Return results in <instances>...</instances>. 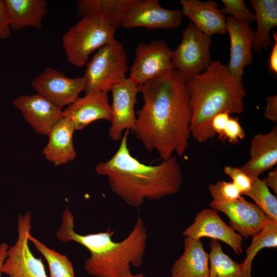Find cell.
<instances>
[{
  "mask_svg": "<svg viewBox=\"0 0 277 277\" xmlns=\"http://www.w3.org/2000/svg\"><path fill=\"white\" fill-rule=\"evenodd\" d=\"M135 55L128 79L137 86L174 69L172 50L163 40L140 43L135 49Z\"/></svg>",
  "mask_w": 277,
  "mask_h": 277,
  "instance_id": "9",
  "label": "cell"
},
{
  "mask_svg": "<svg viewBox=\"0 0 277 277\" xmlns=\"http://www.w3.org/2000/svg\"><path fill=\"white\" fill-rule=\"evenodd\" d=\"M249 3L254 10L257 21L252 49L260 54L271 45L270 32L277 26V1L250 0Z\"/></svg>",
  "mask_w": 277,
  "mask_h": 277,
  "instance_id": "24",
  "label": "cell"
},
{
  "mask_svg": "<svg viewBox=\"0 0 277 277\" xmlns=\"http://www.w3.org/2000/svg\"><path fill=\"white\" fill-rule=\"evenodd\" d=\"M249 159L240 168L251 179L259 176L277 163V127L266 133L255 134L250 142Z\"/></svg>",
  "mask_w": 277,
  "mask_h": 277,
  "instance_id": "18",
  "label": "cell"
},
{
  "mask_svg": "<svg viewBox=\"0 0 277 277\" xmlns=\"http://www.w3.org/2000/svg\"><path fill=\"white\" fill-rule=\"evenodd\" d=\"M180 4L183 15L205 34L211 37L214 34H227L226 17L216 2L182 0Z\"/></svg>",
  "mask_w": 277,
  "mask_h": 277,
  "instance_id": "19",
  "label": "cell"
},
{
  "mask_svg": "<svg viewBox=\"0 0 277 277\" xmlns=\"http://www.w3.org/2000/svg\"><path fill=\"white\" fill-rule=\"evenodd\" d=\"M11 30L28 27L42 28V21L48 10L45 0H4Z\"/></svg>",
  "mask_w": 277,
  "mask_h": 277,
  "instance_id": "22",
  "label": "cell"
},
{
  "mask_svg": "<svg viewBox=\"0 0 277 277\" xmlns=\"http://www.w3.org/2000/svg\"><path fill=\"white\" fill-rule=\"evenodd\" d=\"M277 247V222L270 220L256 234L246 250V258L241 263L243 277H252V262L257 253L265 248Z\"/></svg>",
  "mask_w": 277,
  "mask_h": 277,
  "instance_id": "25",
  "label": "cell"
},
{
  "mask_svg": "<svg viewBox=\"0 0 277 277\" xmlns=\"http://www.w3.org/2000/svg\"><path fill=\"white\" fill-rule=\"evenodd\" d=\"M209 206L226 215L229 219V226L245 239L256 234L271 220L256 204L242 196L228 203L210 202Z\"/></svg>",
  "mask_w": 277,
  "mask_h": 277,
  "instance_id": "13",
  "label": "cell"
},
{
  "mask_svg": "<svg viewBox=\"0 0 277 277\" xmlns=\"http://www.w3.org/2000/svg\"><path fill=\"white\" fill-rule=\"evenodd\" d=\"M137 0H79L78 15H97L116 28L122 26L123 21Z\"/></svg>",
  "mask_w": 277,
  "mask_h": 277,
  "instance_id": "23",
  "label": "cell"
},
{
  "mask_svg": "<svg viewBox=\"0 0 277 277\" xmlns=\"http://www.w3.org/2000/svg\"><path fill=\"white\" fill-rule=\"evenodd\" d=\"M129 130L123 133L118 148L108 160L95 166L106 177L110 188L126 204L138 207L146 201H155L180 190L183 181L180 165L174 156L155 165H146L131 154Z\"/></svg>",
  "mask_w": 277,
  "mask_h": 277,
  "instance_id": "2",
  "label": "cell"
},
{
  "mask_svg": "<svg viewBox=\"0 0 277 277\" xmlns=\"http://www.w3.org/2000/svg\"><path fill=\"white\" fill-rule=\"evenodd\" d=\"M266 106L264 113L265 118L272 122H277V96L270 95L266 97Z\"/></svg>",
  "mask_w": 277,
  "mask_h": 277,
  "instance_id": "34",
  "label": "cell"
},
{
  "mask_svg": "<svg viewBox=\"0 0 277 277\" xmlns=\"http://www.w3.org/2000/svg\"><path fill=\"white\" fill-rule=\"evenodd\" d=\"M112 118L108 135L114 141H121L126 130L133 131L136 117L134 107L138 87L126 78L111 90Z\"/></svg>",
  "mask_w": 277,
  "mask_h": 277,
  "instance_id": "11",
  "label": "cell"
},
{
  "mask_svg": "<svg viewBox=\"0 0 277 277\" xmlns=\"http://www.w3.org/2000/svg\"><path fill=\"white\" fill-rule=\"evenodd\" d=\"M69 118L75 130H81L91 123L98 120L111 121L112 111L108 92L94 91L78 97L62 112Z\"/></svg>",
  "mask_w": 277,
  "mask_h": 277,
  "instance_id": "17",
  "label": "cell"
},
{
  "mask_svg": "<svg viewBox=\"0 0 277 277\" xmlns=\"http://www.w3.org/2000/svg\"><path fill=\"white\" fill-rule=\"evenodd\" d=\"M224 7L221 10L223 14H229L235 19L249 24L256 20L254 13L246 6L243 0H222Z\"/></svg>",
  "mask_w": 277,
  "mask_h": 277,
  "instance_id": "30",
  "label": "cell"
},
{
  "mask_svg": "<svg viewBox=\"0 0 277 277\" xmlns=\"http://www.w3.org/2000/svg\"><path fill=\"white\" fill-rule=\"evenodd\" d=\"M130 277H146L143 273H139L136 274H132Z\"/></svg>",
  "mask_w": 277,
  "mask_h": 277,
  "instance_id": "39",
  "label": "cell"
},
{
  "mask_svg": "<svg viewBox=\"0 0 277 277\" xmlns=\"http://www.w3.org/2000/svg\"><path fill=\"white\" fill-rule=\"evenodd\" d=\"M10 21L4 0H0V39H5L11 35Z\"/></svg>",
  "mask_w": 277,
  "mask_h": 277,
  "instance_id": "33",
  "label": "cell"
},
{
  "mask_svg": "<svg viewBox=\"0 0 277 277\" xmlns=\"http://www.w3.org/2000/svg\"><path fill=\"white\" fill-rule=\"evenodd\" d=\"M28 239L48 263L49 277H75L72 263L66 255L47 247L31 233Z\"/></svg>",
  "mask_w": 277,
  "mask_h": 277,
  "instance_id": "27",
  "label": "cell"
},
{
  "mask_svg": "<svg viewBox=\"0 0 277 277\" xmlns=\"http://www.w3.org/2000/svg\"><path fill=\"white\" fill-rule=\"evenodd\" d=\"M226 27L230 39V59L227 68L232 76L242 82L244 68L252 64L254 32L249 24L230 16L226 17Z\"/></svg>",
  "mask_w": 277,
  "mask_h": 277,
  "instance_id": "15",
  "label": "cell"
},
{
  "mask_svg": "<svg viewBox=\"0 0 277 277\" xmlns=\"http://www.w3.org/2000/svg\"><path fill=\"white\" fill-rule=\"evenodd\" d=\"M8 249V246L6 243H2L0 245V277H2V266L6 258Z\"/></svg>",
  "mask_w": 277,
  "mask_h": 277,
  "instance_id": "38",
  "label": "cell"
},
{
  "mask_svg": "<svg viewBox=\"0 0 277 277\" xmlns=\"http://www.w3.org/2000/svg\"><path fill=\"white\" fill-rule=\"evenodd\" d=\"M24 118L39 134L47 135L62 116V108L39 94L22 95L13 101Z\"/></svg>",
  "mask_w": 277,
  "mask_h": 277,
  "instance_id": "16",
  "label": "cell"
},
{
  "mask_svg": "<svg viewBox=\"0 0 277 277\" xmlns=\"http://www.w3.org/2000/svg\"><path fill=\"white\" fill-rule=\"evenodd\" d=\"M208 190L212 200L210 202L215 204H225L236 201L241 194L232 182L219 180L208 186Z\"/></svg>",
  "mask_w": 277,
  "mask_h": 277,
  "instance_id": "29",
  "label": "cell"
},
{
  "mask_svg": "<svg viewBox=\"0 0 277 277\" xmlns=\"http://www.w3.org/2000/svg\"><path fill=\"white\" fill-rule=\"evenodd\" d=\"M224 172L232 180V183L237 188L241 195L248 192L251 187L252 179L241 168L232 166L224 167Z\"/></svg>",
  "mask_w": 277,
  "mask_h": 277,
  "instance_id": "31",
  "label": "cell"
},
{
  "mask_svg": "<svg viewBox=\"0 0 277 277\" xmlns=\"http://www.w3.org/2000/svg\"><path fill=\"white\" fill-rule=\"evenodd\" d=\"M209 257V277H243L241 263L225 253L217 240L211 239Z\"/></svg>",
  "mask_w": 277,
  "mask_h": 277,
  "instance_id": "26",
  "label": "cell"
},
{
  "mask_svg": "<svg viewBox=\"0 0 277 277\" xmlns=\"http://www.w3.org/2000/svg\"><path fill=\"white\" fill-rule=\"evenodd\" d=\"M269 188H271L275 194H277V168L270 171L267 175L263 179Z\"/></svg>",
  "mask_w": 277,
  "mask_h": 277,
  "instance_id": "37",
  "label": "cell"
},
{
  "mask_svg": "<svg viewBox=\"0 0 277 277\" xmlns=\"http://www.w3.org/2000/svg\"><path fill=\"white\" fill-rule=\"evenodd\" d=\"M273 37L274 40V43L270 53L269 61V70L276 74L277 73V34L276 33L273 34Z\"/></svg>",
  "mask_w": 277,
  "mask_h": 277,
  "instance_id": "36",
  "label": "cell"
},
{
  "mask_svg": "<svg viewBox=\"0 0 277 277\" xmlns=\"http://www.w3.org/2000/svg\"><path fill=\"white\" fill-rule=\"evenodd\" d=\"M86 65L85 93L108 92L127 78L129 68L127 51L123 44L114 38L99 49Z\"/></svg>",
  "mask_w": 277,
  "mask_h": 277,
  "instance_id": "6",
  "label": "cell"
},
{
  "mask_svg": "<svg viewBox=\"0 0 277 277\" xmlns=\"http://www.w3.org/2000/svg\"><path fill=\"white\" fill-rule=\"evenodd\" d=\"M251 179V187L244 195L253 200L270 220L277 222L276 196L271 192L263 180L259 177Z\"/></svg>",
  "mask_w": 277,
  "mask_h": 277,
  "instance_id": "28",
  "label": "cell"
},
{
  "mask_svg": "<svg viewBox=\"0 0 277 277\" xmlns=\"http://www.w3.org/2000/svg\"><path fill=\"white\" fill-rule=\"evenodd\" d=\"M116 29L97 15L83 16L63 35V47L68 61L76 67H84L93 51L115 38Z\"/></svg>",
  "mask_w": 277,
  "mask_h": 277,
  "instance_id": "5",
  "label": "cell"
},
{
  "mask_svg": "<svg viewBox=\"0 0 277 277\" xmlns=\"http://www.w3.org/2000/svg\"><path fill=\"white\" fill-rule=\"evenodd\" d=\"M182 235L194 239L209 238L221 241L230 246L237 255L243 252L244 239L227 225L213 209H202Z\"/></svg>",
  "mask_w": 277,
  "mask_h": 277,
  "instance_id": "14",
  "label": "cell"
},
{
  "mask_svg": "<svg viewBox=\"0 0 277 277\" xmlns=\"http://www.w3.org/2000/svg\"><path fill=\"white\" fill-rule=\"evenodd\" d=\"M230 117V114L227 113H221L212 118L211 128L215 134H218V138L222 135Z\"/></svg>",
  "mask_w": 277,
  "mask_h": 277,
  "instance_id": "35",
  "label": "cell"
},
{
  "mask_svg": "<svg viewBox=\"0 0 277 277\" xmlns=\"http://www.w3.org/2000/svg\"><path fill=\"white\" fill-rule=\"evenodd\" d=\"M246 133L241 125L238 117L230 116L224 130L219 139L222 141L227 140L235 145L244 138Z\"/></svg>",
  "mask_w": 277,
  "mask_h": 277,
  "instance_id": "32",
  "label": "cell"
},
{
  "mask_svg": "<svg viewBox=\"0 0 277 277\" xmlns=\"http://www.w3.org/2000/svg\"><path fill=\"white\" fill-rule=\"evenodd\" d=\"M183 16L181 10L162 7L157 0H137L127 13L122 27L174 29L180 26Z\"/></svg>",
  "mask_w": 277,
  "mask_h": 277,
  "instance_id": "12",
  "label": "cell"
},
{
  "mask_svg": "<svg viewBox=\"0 0 277 277\" xmlns=\"http://www.w3.org/2000/svg\"><path fill=\"white\" fill-rule=\"evenodd\" d=\"M75 130L72 122L62 115L48 134L49 140L43 150L47 161L58 166L66 164L76 157L73 141Z\"/></svg>",
  "mask_w": 277,
  "mask_h": 277,
  "instance_id": "20",
  "label": "cell"
},
{
  "mask_svg": "<svg viewBox=\"0 0 277 277\" xmlns=\"http://www.w3.org/2000/svg\"><path fill=\"white\" fill-rule=\"evenodd\" d=\"M31 222L29 211L18 217L17 239L13 245L8 247L1 269L2 273L8 277H48L42 259L35 257L29 246Z\"/></svg>",
  "mask_w": 277,
  "mask_h": 277,
  "instance_id": "8",
  "label": "cell"
},
{
  "mask_svg": "<svg viewBox=\"0 0 277 277\" xmlns=\"http://www.w3.org/2000/svg\"><path fill=\"white\" fill-rule=\"evenodd\" d=\"M114 232L81 234L74 230V217L67 206L63 212L61 225L56 235L63 242L73 241L87 249L90 256L84 269L95 277H130L131 267H140L144 262L147 229L143 219L138 216L132 230L120 242L112 240Z\"/></svg>",
  "mask_w": 277,
  "mask_h": 277,
  "instance_id": "3",
  "label": "cell"
},
{
  "mask_svg": "<svg viewBox=\"0 0 277 277\" xmlns=\"http://www.w3.org/2000/svg\"><path fill=\"white\" fill-rule=\"evenodd\" d=\"M191 109V135L203 143L215 135L211 128L221 113L241 114L247 95L243 83L232 76L220 60L186 82Z\"/></svg>",
  "mask_w": 277,
  "mask_h": 277,
  "instance_id": "4",
  "label": "cell"
},
{
  "mask_svg": "<svg viewBox=\"0 0 277 277\" xmlns=\"http://www.w3.org/2000/svg\"><path fill=\"white\" fill-rule=\"evenodd\" d=\"M171 277H209L208 253L201 239L185 237L184 252L172 265Z\"/></svg>",
  "mask_w": 277,
  "mask_h": 277,
  "instance_id": "21",
  "label": "cell"
},
{
  "mask_svg": "<svg viewBox=\"0 0 277 277\" xmlns=\"http://www.w3.org/2000/svg\"><path fill=\"white\" fill-rule=\"evenodd\" d=\"M144 104L136 112L133 131L148 151L163 161L182 156L189 146L191 109L186 82L172 69L138 86Z\"/></svg>",
  "mask_w": 277,
  "mask_h": 277,
  "instance_id": "1",
  "label": "cell"
},
{
  "mask_svg": "<svg viewBox=\"0 0 277 277\" xmlns=\"http://www.w3.org/2000/svg\"><path fill=\"white\" fill-rule=\"evenodd\" d=\"M31 86L36 93L63 108L73 103L85 91L86 80L84 76L70 78L60 71L47 67L32 81Z\"/></svg>",
  "mask_w": 277,
  "mask_h": 277,
  "instance_id": "10",
  "label": "cell"
},
{
  "mask_svg": "<svg viewBox=\"0 0 277 277\" xmlns=\"http://www.w3.org/2000/svg\"><path fill=\"white\" fill-rule=\"evenodd\" d=\"M211 37L191 22L184 30L180 44L172 51V64L186 82L205 71L211 64Z\"/></svg>",
  "mask_w": 277,
  "mask_h": 277,
  "instance_id": "7",
  "label": "cell"
}]
</instances>
